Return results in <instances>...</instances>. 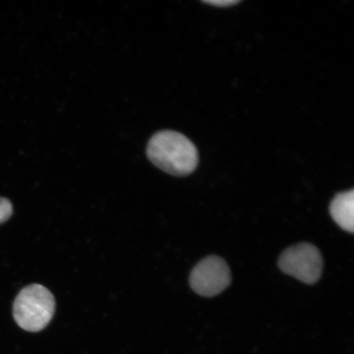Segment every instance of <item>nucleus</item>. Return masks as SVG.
<instances>
[{
	"instance_id": "obj_6",
	"label": "nucleus",
	"mask_w": 354,
	"mask_h": 354,
	"mask_svg": "<svg viewBox=\"0 0 354 354\" xmlns=\"http://www.w3.org/2000/svg\"><path fill=\"white\" fill-rule=\"evenodd\" d=\"M12 214V205L8 198L0 197V224L6 223Z\"/></svg>"
},
{
	"instance_id": "obj_3",
	"label": "nucleus",
	"mask_w": 354,
	"mask_h": 354,
	"mask_svg": "<svg viewBox=\"0 0 354 354\" xmlns=\"http://www.w3.org/2000/svg\"><path fill=\"white\" fill-rule=\"evenodd\" d=\"M278 265L287 275L294 277L305 284L313 285L321 277L323 260L316 246L303 243L283 252Z\"/></svg>"
},
{
	"instance_id": "obj_2",
	"label": "nucleus",
	"mask_w": 354,
	"mask_h": 354,
	"mask_svg": "<svg viewBox=\"0 0 354 354\" xmlns=\"http://www.w3.org/2000/svg\"><path fill=\"white\" fill-rule=\"evenodd\" d=\"M55 299L47 288L33 284L20 291L13 304V317L21 328L30 332L42 330L55 312Z\"/></svg>"
},
{
	"instance_id": "obj_1",
	"label": "nucleus",
	"mask_w": 354,
	"mask_h": 354,
	"mask_svg": "<svg viewBox=\"0 0 354 354\" xmlns=\"http://www.w3.org/2000/svg\"><path fill=\"white\" fill-rule=\"evenodd\" d=\"M146 154L159 169L176 176L192 174L198 165L196 146L180 132L165 130L149 140Z\"/></svg>"
},
{
	"instance_id": "obj_4",
	"label": "nucleus",
	"mask_w": 354,
	"mask_h": 354,
	"mask_svg": "<svg viewBox=\"0 0 354 354\" xmlns=\"http://www.w3.org/2000/svg\"><path fill=\"white\" fill-rule=\"evenodd\" d=\"M231 271L227 263L218 256L203 259L192 270L189 285L203 297H214L231 284Z\"/></svg>"
},
{
	"instance_id": "obj_7",
	"label": "nucleus",
	"mask_w": 354,
	"mask_h": 354,
	"mask_svg": "<svg viewBox=\"0 0 354 354\" xmlns=\"http://www.w3.org/2000/svg\"><path fill=\"white\" fill-rule=\"evenodd\" d=\"M207 4H211V6L219 7V8H227L233 6H236V4L241 3L240 0H223V1H220V0H215V1H203Z\"/></svg>"
},
{
	"instance_id": "obj_5",
	"label": "nucleus",
	"mask_w": 354,
	"mask_h": 354,
	"mask_svg": "<svg viewBox=\"0 0 354 354\" xmlns=\"http://www.w3.org/2000/svg\"><path fill=\"white\" fill-rule=\"evenodd\" d=\"M330 212L340 227L353 233L354 230V190L339 193L330 205Z\"/></svg>"
}]
</instances>
